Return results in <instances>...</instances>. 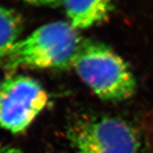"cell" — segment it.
I'll use <instances>...</instances> for the list:
<instances>
[{
  "label": "cell",
  "instance_id": "6",
  "mask_svg": "<svg viewBox=\"0 0 153 153\" xmlns=\"http://www.w3.org/2000/svg\"><path fill=\"white\" fill-rule=\"evenodd\" d=\"M22 21L15 10L0 5V60L9 53L14 44L20 40Z\"/></svg>",
  "mask_w": 153,
  "mask_h": 153
},
{
  "label": "cell",
  "instance_id": "1",
  "mask_svg": "<svg viewBox=\"0 0 153 153\" xmlns=\"http://www.w3.org/2000/svg\"><path fill=\"white\" fill-rule=\"evenodd\" d=\"M81 44L77 30L69 22H51L20 39L1 61L10 70L66 69L72 66Z\"/></svg>",
  "mask_w": 153,
  "mask_h": 153
},
{
  "label": "cell",
  "instance_id": "2",
  "mask_svg": "<svg viewBox=\"0 0 153 153\" xmlns=\"http://www.w3.org/2000/svg\"><path fill=\"white\" fill-rule=\"evenodd\" d=\"M72 67L99 98L122 101L135 92L136 82L124 60L105 44L82 42Z\"/></svg>",
  "mask_w": 153,
  "mask_h": 153
},
{
  "label": "cell",
  "instance_id": "5",
  "mask_svg": "<svg viewBox=\"0 0 153 153\" xmlns=\"http://www.w3.org/2000/svg\"><path fill=\"white\" fill-rule=\"evenodd\" d=\"M63 5L68 22L78 31L105 21L113 9V0H63Z\"/></svg>",
  "mask_w": 153,
  "mask_h": 153
},
{
  "label": "cell",
  "instance_id": "8",
  "mask_svg": "<svg viewBox=\"0 0 153 153\" xmlns=\"http://www.w3.org/2000/svg\"><path fill=\"white\" fill-rule=\"evenodd\" d=\"M0 153H25L21 149L9 146H0Z\"/></svg>",
  "mask_w": 153,
  "mask_h": 153
},
{
  "label": "cell",
  "instance_id": "3",
  "mask_svg": "<svg viewBox=\"0 0 153 153\" xmlns=\"http://www.w3.org/2000/svg\"><path fill=\"white\" fill-rule=\"evenodd\" d=\"M67 136L77 153H137L140 148L131 126L108 116L78 119L69 128Z\"/></svg>",
  "mask_w": 153,
  "mask_h": 153
},
{
  "label": "cell",
  "instance_id": "7",
  "mask_svg": "<svg viewBox=\"0 0 153 153\" xmlns=\"http://www.w3.org/2000/svg\"><path fill=\"white\" fill-rule=\"evenodd\" d=\"M28 4L37 6H55L63 4V0H25Z\"/></svg>",
  "mask_w": 153,
  "mask_h": 153
},
{
  "label": "cell",
  "instance_id": "4",
  "mask_svg": "<svg viewBox=\"0 0 153 153\" xmlns=\"http://www.w3.org/2000/svg\"><path fill=\"white\" fill-rule=\"evenodd\" d=\"M48 95L35 79L10 75L0 82V127L13 134L24 132L46 106Z\"/></svg>",
  "mask_w": 153,
  "mask_h": 153
}]
</instances>
